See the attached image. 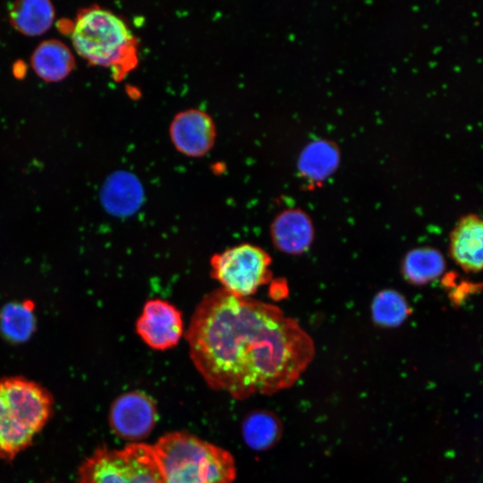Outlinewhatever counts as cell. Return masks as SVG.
Returning a JSON list of instances; mask_svg holds the SVG:
<instances>
[{"label": "cell", "mask_w": 483, "mask_h": 483, "mask_svg": "<svg viewBox=\"0 0 483 483\" xmlns=\"http://www.w3.org/2000/svg\"><path fill=\"white\" fill-rule=\"evenodd\" d=\"M185 339L206 383L239 400L292 386L315 355L311 336L279 307L221 287L198 303Z\"/></svg>", "instance_id": "6da1fadb"}, {"label": "cell", "mask_w": 483, "mask_h": 483, "mask_svg": "<svg viewBox=\"0 0 483 483\" xmlns=\"http://www.w3.org/2000/svg\"><path fill=\"white\" fill-rule=\"evenodd\" d=\"M163 483H233L232 454L185 432L164 435L152 445Z\"/></svg>", "instance_id": "7a4b0ae2"}, {"label": "cell", "mask_w": 483, "mask_h": 483, "mask_svg": "<svg viewBox=\"0 0 483 483\" xmlns=\"http://www.w3.org/2000/svg\"><path fill=\"white\" fill-rule=\"evenodd\" d=\"M72 42L82 58L108 68L115 80L123 79L137 65L135 37L122 18L104 8L90 7L78 14Z\"/></svg>", "instance_id": "3957f363"}, {"label": "cell", "mask_w": 483, "mask_h": 483, "mask_svg": "<svg viewBox=\"0 0 483 483\" xmlns=\"http://www.w3.org/2000/svg\"><path fill=\"white\" fill-rule=\"evenodd\" d=\"M51 394L21 377L0 379V459L11 461L31 445L53 411Z\"/></svg>", "instance_id": "277c9868"}, {"label": "cell", "mask_w": 483, "mask_h": 483, "mask_svg": "<svg viewBox=\"0 0 483 483\" xmlns=\"http://www.w3.org/2000/svg\"><path fill=\"white\" fill-rule=\"evenodd\" d=\"M79 483H163L152 445L100 447L79 468Z\"/></svg>", "instance_id": "5b68a950"}, {"label": "cell", "mask_w": 483, "mask_h": 483, "mask_svg": "<svg viewBox=\"0 0 483 483\" xmlns=\"http://www.w3.org/2000/svg\"><path fill=\"white\" fill-rule=\"evenodd\" d=\"M271 262L270 255L262 248L242 243L211 257L210 275L229 293L250 298L271 280Z\"/></svg>", "instance_id": "8992f818"}, {"label": "cell", "mask_w": 483, "mask_h": 483, "mask_svg": "<svg viewBox=\"0 0 483 483\" xmlns=\"http://www.w3.org/2000/svg\"><path fill=\"white\" fill-rule=\"evenodd\" d=\"M135 331L141 341L155 351L175 347L184 335L181 310L168 301L148 300L135 323Z\"/></svg>", "instance_id": "52a82bcc"}, {"label": "cell", "mask_w": 483, "mask_h": 483, "mask_svg": "<svg viewBox=\"0 0 483 483\" xmlns=\"http://www.w3.org/2000/svg\"><path fill=\"white\" fill-rule=\"evenodd\" d=\"M108 420L116 436L129 441L140 440L147 437L157 424V404L143 392H127L111 404Z\"/></svg>", "instance_id": "ba28073f"}, {"label": "cell", "mask_w": 483, "mask_h": 483, "mask_svg": "<svg viewBox=\"0 0 483 483\" xmlns=\"http://www.w3.org/2000/svg\"><path fill=\"white\" fill-rule=\"evenodd\" d=\"M170 137L175 148L188 157H201L214 145L216 128L212 118L199 109L177 114L170 126Z\"/></svg>", "instance_id": "9c48e42d"}, {"label": "cell", "mask_w": 483, "mask_h": 483, "mask_svg": "<svg viewBox=\"0 0 483 483\" xmlns=\"http://www.w3.org/2000/svg\"><path fill=\"white\" fill-rule=\"evenodd\" d=\"M449 253L466 272L483 270V218L476 214L462 216L449 237Z\"/></svg>", "instance_id": "30bf717a"}, {"label": "cell", "mask_w": 483, "mask_h": 483, "mask_svg": "<svg viewBox=\"0 0 483 483\" xmlns=\"http://www.w3.org/2000/svg\"><path fill=\"white\" fill-rule=\"evenodd\" d=\"M275 247L288 254H301L312 243L314 228L309 216L301 208L282 211L270 227Z\"/></svg>", "instance_id": "8fae6325"}, {"label": "cell", "mask_w": 483, "mask_h": 483, "mask_svg": "<svg viewBox=\"0 0 483 483\" xmlns=\"http://www.w3.org/2000/svg\"><path fill=\"white\" fill-rule=\"evenodd\" d=\"M143 199L142 184L130 171H116L110 174L101 191L102 204L114 216H127L135 213Z\"/></svg>", "instance_id": "7c38bea8"}, {"label": "cell", "mask_w": 483, "mask_h": 483, "mask_svg": "<svg viewBox=\"0 0 483 483\" xmlns=\"http://www.w3.org/2000/svg\"><path fill=\"white\" fill-rule=\"evenodd\" d=\"M340 159V150L335 142L327 139H316L301 149L297 169L301 178L312 185H318L335 172Z\"/></svg>", "instance_id": "4fadbf2b"}, {"label": "cell", "mask_w": 483, "mask_h": 483, "mask_svg": "<svg viewBox=\"0 0 483 483\" xmlns=\"http://www.w3.org/2000/svg\"><path fill=\"white\" fill-rule=\"evenodd\" d=\"M36 73L45 80L57 81L64 79L73 69L74 58L70 49L59 40L41 43L31 56Z\"/></svg>", "instance_id": "5bb4252c"}, {"label": "cell", "mask_w": 483, "mask_h": 483, "mask_svg": "<svg viewBox=\"0 0 483 483\" xmlns=\"http://www.w3.org/2000/svg\"><path fill=\"white\" fill-rule=\"evenodd\" d=\"M10 19L13 27L28 36L46 32L54 21V8L46 0H26L13 3L9 6Z\"/></svg>", "instance_id": "9a60e30c"}, {"label": "cell", "mask_w": 483, "mask_h": 483, "mask_svg": "<svg viewBox=\"0 0 483 483\" xmlns=\"http://www.w3.org/2000/svg\"><path fill=\"white\" fill-rule=\"evenodd\" d=\"M242 432L244 442L252 450L266 451L280 439L283 427L278 417L267 410H257L243 419Z\"/></svg>", "instance_id": "2e32d148"}, {"label": "cell", "mask_w": 483, "mask_h": 483, "mask_svg": "<svg viewBox=\"0 0 483 483\" xmlns=\"http://www.w3.org/2000/svg\"><path fill=\"white\" fill-rule=\"evenodd\" d=\"M445 267V258L438 250L422 247L406 254L402 260V272L409 283L421 285L439 277Z\"/></svg>", "instance_id": "e0dca14e"}, {"label": "cell", "mask_w": 483, "mask_h": 483, "mask_svg": "<svg viewBox=\"0 0 483 483\" xmlns=\"http://www.w3.org/2000/svg\"><path fill=\"white\" fill-rule=\"evenodd\" d=\"M372 318L382 326H396L410 314V307L404 297L394 290L379 292L373 299Z\"/></svg>", "instance_id": "ac0fdd59"}, {"label": "cell", "mask_w": 483, "mask_h": 483, "mask_svg": "<svg viewBox=\"0 0 483 483\" xmlns=\"http://www.w3.org/2000/svg\"><path fill=\"white\" fill-rule=\"evenodd\" d=\"M35 327V318L31 309L21 303H10L0 313V329L10 341L23 342L29 338Z\"/></svg>", "instance_id": "d6986e66"}]
</instances>
